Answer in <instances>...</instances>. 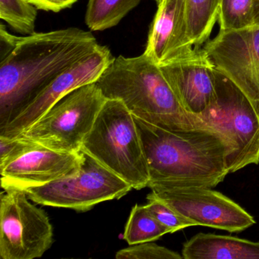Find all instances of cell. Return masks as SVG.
Listing matches in <instances>:
<instances>
[{"instance_id": "obj_25", "label": "cell", "mask_w": 259, "mask_h": 259, "mask_svg": "<svg viewBox=\"0 0 259 259\" xmlns=\"http://www.w3.org/2000/svg\"><path fill=\"white\" fill-rule=\"evenodd\" d=\"M38 10L59 13L65 9L70 8L68 0H28Z\"/></svg>"}, {"instance_id": "obj_22", "label": "cell", "mask_w": 259, "mask_h": 259, "mask_svg": "<svg viewBox=\"0 0 259 259\" xmlns=\"http://www.w3.org/2000/svg\"><path fill=\"white\" fill-rule=\"evenodd\" d=\"M117 259H182L183 255L153 242L130 245L116 252Z\"/></svg>"}, {"instance_id": "obj_11", "label": "cell", "mask_w": 259, "mask_h": 259, "mask_svg": "<svg viewBox=\"0 0 259 259\" xmlns=\"http://www.w3.org/2000/svg\"><path fill=\"white\" fill-rule=\"evenodd\" d=\"M114 57L107 47L99 48L62 72L25 104L4 127L0 135L16 137L57 101L81 86L96 82Z\"/></svg>"}, {"instance_id": "obj_23", "label": "cell", "mask_w": 259, "mask_h": 259, "mask_svg": "<svg viewBox=\"0 0 259 259\" xmlns=\"http://www.w3.org/2000/svg\"><path fill=\"white\" fill-rule=\"evenodd\" d=\"M37 145L38 144L24 140L18 136L9 137L0 135V169Z\"/></svg>"}, {"instance_id": "obj_26", "label": "cell", "mask_w": 259, "mask_h": 259, "mask_svg": "<svg viewBox=\"0 0 259 259\" xmlns=\"http://www.w3.org/2000/svg\"><path fill=\"white\" fill-rule=\"evenodd\" d=\"M253 22H254V25H259V0H254Z\"/></svg>"}, {"instance_id": "obj_14", "label": "cell", "mask_w": 259, "mask_h": 259, "mask_svg": "<svg viewBox=\"0 0 259 259\" xmlns=\"http://www.w3.org/2000/svg\"><path fill=\"white\" fill-rule=\"evenodd\" d=\"M144 54L157 66L181 60L196 50L189 36L185 0H162Z\"/></svg>"}, {"instance_id": "obj_6", "label": "cell", "mask_w": 259, "mask_h": 259, "mask_svg": "<svg viewBox=\"0 0 259 259\" xmlns=\"http://www.w3.org/2000/svg\"><path fill=\"white\" fill-rule=\"evenodd\" d=\"M106 101L96 83L81 86L57 101L18 137L56 151L80 152Z\"/></svg>"}, {"instance_id": "obj_19", "label": "cell", "mask_w": 259, "mask_h": 259, "mask_svg": "<svg viewBox=\"0 0 259 259\" xmlns=\"http://www.w3.org/2000/svg\"><path fill=\"white\" fill-rule=\"evenodd\" d=\"M37 10L28 0H0V19L25 36L35 33Z\"/></svg>"}, {"instance_id": "obj_8", "label": "cell", "mask_w": 259, "mask_h": 259, "mask_svg": "<svg viewBox=\"0 0 259 259\" xmlns=\"http://www.w3.org/2000/svg\"><path fill=\"white\" fill-rule=\"evenodd\" d=\"M3 192L0 198V257H41L54 242V228L43 209L24 191Z\"/></svg>"}, {"instance_id": "obj_12", "label": "cell", "mask_w": 259, "mask_h": 259, "mask_svg": "<svg viewBox=\"0 0 259 259\" xmlns=\"http://www.w3.org/2000/svg\"><path fill=\"white\" fill-rule=\"evenodd\" d=\"M84 153L65 152L38 145L0 169L1 186L5 191H24L79 171Z\"/></svg>"}, {"instance_id": "obj_28", "label": "cell", "mask_w": 259, "mask_h": 259, "mask_svg": "<svg viewBox=\"0 0 259 259\" xmlns=\"http://www.w3.org/2000/svg\"><path fill=\"white\" fill-rule=\"evenodd\" d=\"M155 1L157 4H160V2H161L162 0H155Z\"/></svg>"}, {"instance_id": "obj_27", "label": "cell", "mask_w": 259, "mask_h": 259, "mask_svg": "<svg viewBox=\"0 0 259 259\" xmlns=\"http://www.w3.org/2000/svg\"><path fill=\"white\" fill-rule=\"evenodd\" d=\"M77 1H78V0H68V2H69V5H70L71 7H72L74 4H75Z\"/></svg>"}, {"instance_id": "obj_15", "label": "cell", "mask_w": 259, "mask_h": 259, "mask_svg": "<svg viewBox=\"0 0 259 259\" xmlns=\"http://www.w3.org/2000/svg\"><path fill=\"white\" fill-rule=\"evenodd\" d=\"M182 255L185 259H259V242L199 233L185 242Z\"/></svg>"}, {"instance_id": "obj_7", "label": "cell", "mask_w": 259, "mask_h": 259, "mask_svg": "<svg viewBox=\"0 0 259 259\" xmlns=\"http://www.w3.org/2000/svg\"><path fill=\"white\" fill-rule=\"evenodd\" d=\"M132 189L130 183L84 153L76 174L24 192L37 204L84 212L103 201L119 199Z\"/></svg>"}, {"instance_id": "obj_20", "label": "cell", "mask_w": 259, "mask_h": 259, "mask_svg": "<svg viewBox=\"0 0 259 259\" xmlns=\"http://www.w3.org/2000/svg\"><path fill=\"white\" fill-rule=\"evenodd\" d=\"M254 0H221L219 22L221 31L239 30L254 25Z\"/></svg>"}, {"instance_id": "obj_13", "label": "cell", "mask_w": 259, "mask_h": 259, "mask_svg": "<svg viewBox=\"0 0 259 259\" xmlns=\"http://www.w3.org/2000/svg\"><path fill=\"white\" fill-rule=\"evenodd\" d=\"M160 68L184 110L201 116L216 94V69L205 51L196 49L189 57Z\"/></svg>"}, {"instance_id": "obj_3", "label": "cell", "mask_w": 259, "mask_h": 259, "mask_svg": "<svg viewBox=\"0 0 259 259\" xmlns=\"http://www.w3.org/2000/svg\"><path fill=\"white\" fill-rule=\"evenodd\" d=\"M95 83L107 99L122 101L148 123L170 128L201 121L184 110L160 66L145 54L114 57Z\"/></svg>"}, {"instance_id": "obj_10", "label": "cell", "mask_w": 259, "mask_h": 259, "mask_svg": "<svg viewBox=\"0 0 259 259\" xmlns=\"http://www.w3.org/2000/svg\"><path fill=\"white\" fill-rule=\"evenodd\" d=\"M149 195L166 203L195 226L237 233L256 223L239 204L211 188L157 189Z\"/></svg>"}, {"instance_id": "obj_5", "label": "cell", "mask_w": 259, "mask_h": 259, "mask_svg": "<svg viewBox=\"0 0 259 259\" xmlns=\"http://www.w3.org/2000/svg\"><path fill=\"white\" fill-rule=\"evenodd\" d=\"M198 118L222 137L230 174L259 164V113L248 98L217 70L214 99Z\"/></svg>"}, {"instance_id": "obj_21", "label": "cell", "mask_w": 259, "mask_h": 259, "mask_svg": "<svg viewBox=\"0 0 259 259\" xmlns=\"http://www.w3.org/2000/svg\"><path fill=\"white\" fill-rule=\"evenodd\" d=\"M147 199L148 203L145 204V207L160 224L169 230V233L195 226L193 223L177 213L166 203L151 196L149 194Z\"/></svg>"}, {"instance_id": "obj_2", "label": "cell", "mask_w": 259, "mask_h": 259, "mask_svg": "<svg viewBox=\"0 0 259 259\" xmlns=\"http://www.w3.org/2000/svg\"><path fill=\"white\" fill-rule=\"evenodd\" d=\"M99 46L92 33L78 28L19 37L0 60V128L57 75Z\"/></svg>"}, {"instance_id": "obj_18", "label": "cell", "mask_w": 259, "mask_h": 259, "mask_svg": "<svg viewBox=\"0 0 259 259\" xmlns=\"http://www.w3.org/2000/svg\"><path fill=\"white\" fill-rule=\"evenodd\" d=\"M169 230L160 224L145 205L136 204L132 208L123 233V239L130 245L154 242Z\"/></svg>"}, {"instance_id": "obj_17", "label": "cell", "mask_w": 259, "mask_h": 259, "mask_svg": "<svg viewBox=\"0 0 259 259\" xmlns=\"http://www.w3.org/2000/svg\"><path fill=\"white\" fill-rule=\"evenodd\" d=\"M141 0H89L85 22L92 31H101L116 26Z\"/></svg>"}, {"instance_id": "obj_4", "label": "cell", "mask_w": 259, "mask_h": 259, "mask_svg": "<svg viewBox=\"0 0 259 259\" xmlns=\"http://www.w3.org/2000/svg\"><path fill=\"white\" fill-rule=\"evenodd\" d=\"M100 163L140 190L150 176L135 116L122 101L107 99L81 147Z\"/></svg>"}, {"instance_id": "obj_24", "label": "cell", "mask_w": 259, "mask_h": 259, "mask_svg": "<svg viewBox=\"0 0 259 259\" xmlns=\"http://www.w3.org/2000/svg\"><path fill=\"white\" fill-rule=\"evenodd\" d=\"M19 37H20L12 35L7 31L4 25H1V29H0V56H1L0 57L1 59L0 60L5 58L14 49L19 41Z\"/></svg>"}, {"instance_id": "obj_9", "label": "cell", "mask_w": 259, "mask_h": 259, "mask_svg": "<svg viewBox=\"0 0 259 259\" xmlns=\"http://www.w3.org/2000/svg\"><path fill=\"white\" fill-rule=\"evenodd\" d=\"M203 49L215 69L230 80L259 113V25L220 30Z\"/></svg>"}, {"instance_id": "obj_16", "label": "cell", "mask_w": 259, "mask_h": 259, "mask_svg": "<svg viewBox=\"0 0 259 259\" xmlns=\"http://www.w3.org/2000/svg\"><path fill=\"white\" fill-rule=\"evenodd\" d=\"M221 0H185L189 36L196 49L208 40L219 14Z\"/></svg>"}, {"instance_id": "obj_1", "label": "cell", "mask_w": 259, "mask_h": 259, "mask_svg": "<svg viewBox=\"0 0 259 259\" xmlns=\"http://www.w3.org/2000/svg\"><path fill=\"white\" fill-rule=\"evenodd\" d=\"M151 190L214 188L229 172L221 135L202 121L162 128L135 116Z\"/></svg>"}]
</instances>
